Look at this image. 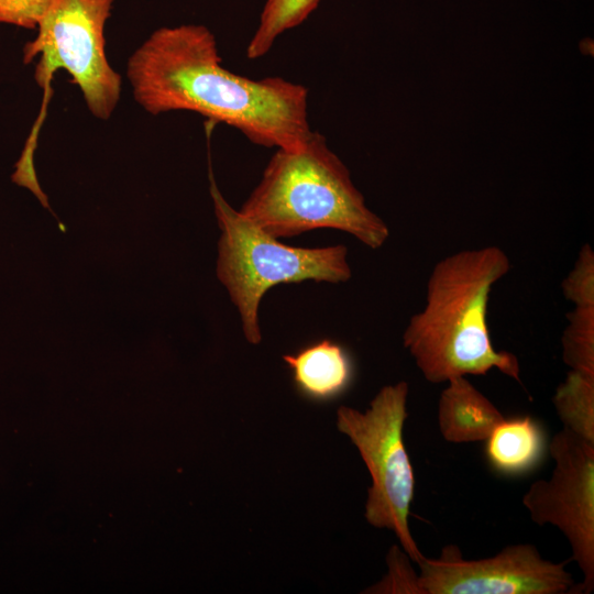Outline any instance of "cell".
<instances>
[{
	"label": "cell",
	"mask_w": 594,
	"mask_h": 594,
	"mask_svg": "<svg viewBox=\"0 0 594 594\" xmlns=\"http://www.w3.org/2000/svg\"><path fill=\"white\" fill-rule=\"evenodd\" d=\"M127 77L135 101L153 116L197 112L239 130L256 145L284 150L300 147L312 132L305 86L230 72L205 25L155 30L129 57Z\"/></svg>",
	"instance_id": "6da1fadb"
},
{
	"label": "cell",
	"mask_w": 594,
	"mask_h": 594,
	"mask_svg": "<svg viewBox=\"0 0 594 594\" xmlns=\"http://www.w3.org/2000/svg\"><path fill=\"white\" fill-rule=\"evenodd\" d=\"M512 262L497 245L462 250L437 262L427 282L426 304L409 319L403 344L426 381L485 375L493 369L520 382L518 358L494 348L487 308L494 285Z\"/></svg>",
	"instance_id": "7a4b0ae2"
},
{
	"label": "cell",
	"mask_w": 594,
	"mask_h": 594,
	"mask_svg": "<svg viewBox=\"0 0 594 594\" xmlns=\"http://www.w3.org/2000/svg\"><path fill=\"white\" fill-rule=\"evenodd\" d=\"M239 211L277 239L336 229L375 250L389 237L344 163L315 131L298 148H277Z\"/></svg>",
	"instance_id": "3957f363"
},
{
	"label": "cell",
	"mask_w": 594,
	"mask_h": 594,
	"mask_svg": "<svg viewBox=\"0 0 594 594\" xmlns=\"http://www.w3.org/2000/svg\"><path fill=\"white\" fill-rule=\"evenodd\" d=\"M210 194L221 235L217 276L240 314L246 340H262L258 307L265 293L277 284L304 280L343 283L351 278L348 249L289 246L266 233L235 210L220 193L211 167Z\"/></svg>",
	"instance_id": "277c9868"
},
{
	"label": "cell",
	"mask_w": 594,
	"mask_h": 594,
	"mask_svg": "<svg viewBox=\"0 0 594 594\" xmlns=\"http://www.w3.org/2000/svg\"><path fill=\"white\" fill-rule=\"evenodd\" d=\"M408 391V384L400 381L382 387L364 411L341 406L337 426L356 447L372 479L365 519L375 528L392 530L418 563L424 554L408 524L415 475L403 437Z\"/></svg>",
	"instance_id": "5b68a950"
},
{
	"label": "cell",
	"mask_w": 594,
	"mask_h": 594,
	"mask_svg": "<svg viewBox=\"0 0 594 594\" xmlns=\"http://www.w3.org/2000/svg\"><path fill=\"white\" fill-rule=\"evenodd\" d=\"M114 0H56L23 48L25 64L38 57L35 80L45 90L57 69L66 70L88 110L108 120L121 96V76L106 55L105 25Z\"/></svg>",
	"instance_id": "8992f818"
},
{
	"label": "cell",
	"mask_w": 594,
	"mask_h": 594,
	"mask_svg": "<svg viewBox=\"0 0 594 594\" xmlns=\"http://www.w3.org/2000/svg\"><path fill=\"white\" fill-rule=\"evenodd\" d=\"M548 450L554 461L551 476L535 481L522 505L535 524L552 525L564 535L583 574L578 593L588 594L594 590V443L563 428Z\"/></svg>",
	"instance_id": "52a82bcc"
},
{
	"label": "cell",
	"mask_w": 594,
	"mask_h": 594,
	"mask_svg": "<svg viewBox=\"0 0 594 594\" xmlns=\"http://www.w3.org/2000/svg\"><path fill=\"white\" fill-rule=\"evenodd\" d=\"M424 594H566L578 593L566 562L542 558L531 543L509 544L493 557L465 560L447 544L435 559L417 563Z\"/></svg>",
	"instance_id": "ba28073f"
},
{
	"label": "cell",
	"mask_w": 594,
	"mask_h": 594,
	"mask_svg": "<svg viewBox=\"0 0 594 594\" xmlns=\"http://www.w3.org/2000/svg\"><path fill=\"white\" fill-rule=\"evenodd\" d=\"M438 402V426L452 443L485 441L505 418L497 407L466 376L449 380Z\"/></svg>",
	"instance_id": "9c48e42d"
},
{
	"label": "cell",
	"mask_w": 594,
	"mask_h": 594,
	"mask_svg": "<svg viewBox=\"0 0 594 594\" xmlns=\"http://www.w3.org/2000/svg\"><path fill=\"white\" fill-rule=\"evenodd\" d=\"M283 360L292 371L298 392L316 402H328L340 396L350 385L353 366L348 352L328 339L285 354Z\"/></svg>",
	"instance_id": "30bf717a"
},
{
	"label": "cell",
	"mask_w": 594,
	"mask_h": 594,
	"mask_svg": "<svg viewBox=\"0 0 594 594\" xmlns=\"http://www.w3.org/2000/svg\"><path fill=\"white\" fill-rule=\"evenodd\" d=\"M543 428L530 416L504 418L485 440L491 468L504 475H520L535 469L547 451Z\"/></svg>",
	"instance_id": "8fae6325"
},
{
	"label": "cell",
	"mask_w": 594,
	"mask_h": 594,
	"mask_svg": "<svg viewBox=\"0 0 594 594\" xmlns=\"http://www.w3.org/2000/svg\"><path fill=\"white\" fill-rule=\"evenodd\" d=\"M552 403L564 429L594 443V374L570 370Z\"/></svg>",
	"instance_id": "7c38bea8"
},
{
	"label": "cell",
	"mask_w": 594,
	"mask_h": 594,
	"mask_svg": "<svg viewBox=\"0 0 594 594\" xmlns=\"http://www.w3.org/2000/svg\"><path fill=\"white\" fill-rule=\"evenodd\" d=\"M320 0H265L258 25L246 46V57H263L285 31L300 25Z\"/></svg>",
	"instance_id": "4fadbf2b"
},
{
	"label": "cell",
	"mask_w": 594,
	"mask_h": 594,
	"mask_svg": "<svg viewBox=\"0 0 594 594\" xmlns=\"http://www.w3.org/2000/svg\"><path fill=\"white\" fill-rule=\"evenodd\" d=\"M561 338L562 360L570 370L594 374V306L574 307Z\"/></svg>",
	"instance_id": "5bb4252c"
},
{
	"label": "cell",
	"mask_w": 594,
	"mask_h": 594,
	"mask_svg": "<svg viewBox=\"0 0 594 594\" xmlns=\"http://www.w3.org/2000/svg\"><path fill=\"white\" fill-rule=\"evenodd\" d=\"M561 289L574 307L594 306V252L588 243L581 248L572 270L562 280Z\"/></svg>",
	"instance_id": "9a60e30c"
},
{
	"label": "cell",
	"mask_w": 594,
	"mask_h": 594,
	"mask_svg": "<svg viewBox=\"0 0 594 594\" xmlns=\"http://www.w3.org/2000/svg\"><path fill=\"white\" fill-rule=\"evenodd\" d=\"M409 556L394 546L387 554L388 573L376 585L371 587L369 593H400V594H424L420 586L419 574L415 573Z\"/></svg>",
	"instance_id": "2e32d148"
},
{
	"label": "cell",
	"mask_w": 594,
	"mask_h": 594,
	"mask_svg": "<svg viewBox=\"0 0 594 594\" xmlns=\"http://www.w3.org/2000/svg\"><path fill=\"white\" fill-rule=\"evenodd\" d=\"M56 0H0V23L37 29Z\"/></svg>",
	"instance_id": "e0dca14e"
}]
</instances>
